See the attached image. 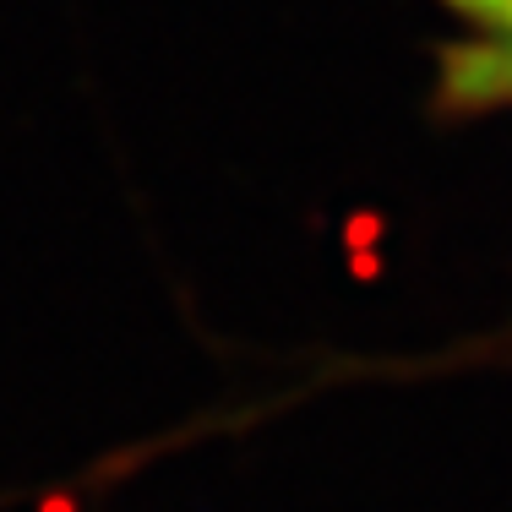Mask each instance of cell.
<instances>
[{
    "instance_id": "6da1fadb",
    "label": "cell",
    "mask_w": 512,
    "mask_h": 512,
    "mask_svg": "<svg viewBox=\"0 0 512 512\" xmlns=\"http://www.w3.org/2000/svg\"><path fill=\"white\" fill-rule=\"evenodd\" d=\"M447 33L436 39L431 109L453 120L512 115V0H436Z\"/></svg>"
}]
</instances>
